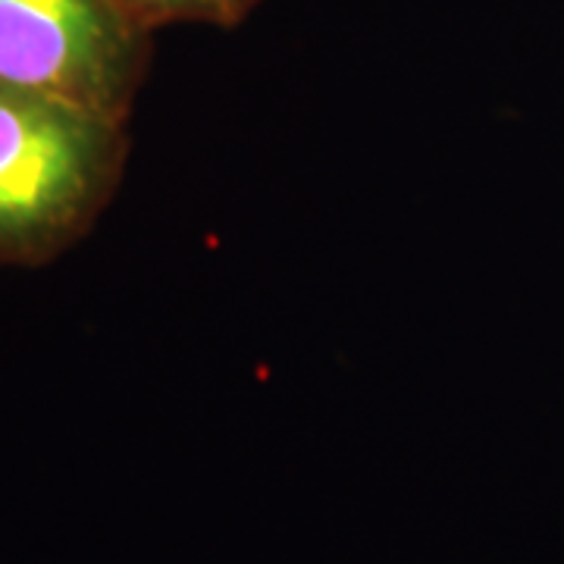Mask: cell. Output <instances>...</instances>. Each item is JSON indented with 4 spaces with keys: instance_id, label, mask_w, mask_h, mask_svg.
Here are the masks:
<instances>
[{
    "instance_id": "cell-1",
    "label": "cell",
    "mask_w": 564,
    "mask_h": 564,
    "mask_svg": "<svg viewBox=\"0 0 564 564\" xmlns=\"http://www.w3.org/2000/svg\"><path fill=\"white\" fill-rule=\"evenodd\" d=\"M126 158V122L0 85V267H44L79 245Z\"/></svg>"
},
{
    "instance_id": "cell-2",
    "label": "cell",
    "mask_w": 564,
    "mask_h": 564,
    "mask_svg": "<svg viewBox=\"0 0 564 564\" xmlns=\"http://www.w3.org/2000/svg\"><path fill=\"white\" fill-rule=\"evenodd\" d=\"M151 39L120 0H0V85L129 122Z\"/></svg>"
},
{
    "instance_id": "cell-3",
    "label": "cell",
    "mask_w": 564,
    "mask_h": 564,
    "mask_svg": "<svg viewBox=\"0 0 564 564\" xmlns=\"http://www.w3.org/2000/svg\"><path fill=\"white\" fill-rule=\"evenodd\" d=\"M135 20L158 32L163 25L198 22V25H239L267 0H120Z\"/></svg>"
}]
</instances>
